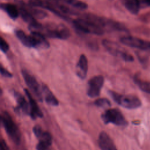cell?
Segmentation results:
<instances>
[{"label": "cell", "mask_w": 150, "mask_h": 150, "mask_svg": "<svg viewBox=\"0 0 150 150\" xmlns=\"http://www.w3.org/2000/svg\"><path fill=\"white\" fill-rule=\"evenodd\" d=\"M15 35L23 45L28 47H32V43L30 35H26L22 30H16L15 31Z\"/></svg>", "instance_id": "ffe728a7"}, {"label": "cell", "mask_w": 150, "mask_h": 150, "mask_svg": "<svg viewBox=\"0 0 150 150\" xmlns=\"http://www.w3.org/2000/svg\"><path fill=\"white\" fill-rule=\"evenodd\" d=\"M0 48L2 52L6 53L9 49V46L7 42L3 39L2 38H1V42H0Z\"/></svg>", "instance_id": "d4e9b609"}, {"label": "cell", "mask_w": 150, "mask_h": 150, "mask_svg": "<svg viewBox=\"0 0 150 150\" xmlns=\"http://www.w3.org/2000/svg\"><path fill=\"white\" fill-rule=\"evenodd\" d=\"M104 78L101 75H97L91 77L88 81L87 94L91 98L99 96L101 90L103 86Z\"/></svg>", "instance_id": "9c48e42d"}, {"label": "cell", "mask_w": 150, "mask_h": 150, "mask_svg": "<svg viewBox=\"0 0 150 150\" xmlns=\"http://www.w3.org/2000/svg\"><path fill=\"white\" fill-rule=\"evenodd\" d=\"M102 44L111 54L119 57L125 62H132L134 60L133 56L122 49L115 42L104 39L103 40Z\"/></svg>", "instance_id": "ba28073f"}, {"label": "cell", "mask_w": 150, "mask_h": 150, "mask_svg": "<svg viewBox=\"0 0 150 150\" xmlns=\"http://www.w3.org/2000/svg\"><path fill=\"white\" fill-rule=\"evenodd\" d=\"M32 47L38 49H46L50 47V43L46 36L40 32L32 31L30 34Z\"/></svg>", "instance_id": "8fae6325"}, {"label": "cell", "mask_w": 150, "mask_h": 150, "mask_svg": "<svg viewBox=\"0 0 150 150\" xmlns=\"http://www.w3.org/2000/svg\"><path fill=\"white\" fill-rule=\"evenodd\" d=\"M1 123L11 139L16 145H19L21 134L16 123L7 111H3L1 117Z\"/></svg>", "instance_id": "6da1fadb"}, {"label": "cell", "mask_w": 150, "mask_h": 150, "mask_svg": "<svg viewBox=\"0 0 150 150\" xmlns=\"http://www.w3.org/2000/svg\"><path fill=\"white\" fill-rule=\"evenodd\" d=\"M108 94L115 103L127 109H135L142 104L139 98L133 95L121 94L111 90L108 91Z\"/></svg>", "instance_id": "277c9868"}, {"label": "cell", "mask_w": 150, "mask_h": 150, "mask_svg": "<svg viewBox=\"0 0 150 150\" xmlns=\"http://www.w3.org/2000/svg\"><path fill=\"white\" fill-rule=\"evenodd\" d=\"M64 4L71 8L79 10H85L88 8V5L80 0H62Z\"/></svg>", "instance_id": "7402d4cb"}, {"label": "cell", "mask_w": 150, "mask_h": 150, "mask_svg": "<svg viewBox=\"0 0 150 150\" xmlns=\"http://www.w3.org/2000/svg\"><path fill=\"white\" fill-rule=\"evenodd\" d=\"M94 104L96 106L101 108H108L111 106L110 101L107 98H101L97 99L94 101Z\"/></svg>", "instance_id": "cb8c5ba5"}, {"label": "cell", "mask_w": 150, "mask_h": 150, "mask_svg": "<svg viewBox=\"0 0 150 150\" xmlns=\"http://www.w3.org/2000/svg\"><path fill=\"white\" fill-rule=\"evenodd\" d=\"M73 24L77 30L84 33L102 35L104 33V30L96 23L82 18L74 20Z\"/></svg>", "instance_id": "5b68a950"}, {"label": "cell", "mask_w": 150, "mask_h": 150, "mask_svg": "<svg viewBox=\"0 0 150 150\" xmlns=\"http://www.w3.org/2000/svg\"><path fill=\"white\" fill-rule=\"evenodd\" d=\"M1 74L3 77H7V78H11L12 77V74L11 73H10L9 71H8L5 68L1 66Z\"/></svg>", "instance_id": "484cf974"}, {"label": "cell", "mask_w": 150, "mask_h": 150, "mask_svg": "<svg viewBox=\"0 0 150 150\" xmlns=\"http://www.w3.org/2000/svg\"><path fill=\"white\" fill-rule=\"evenodd\" d=\"M1 8L4 11L11 19L15 20L19 15L18 6L11 3H1Z\"/></svg>", "instance_id": "e0dca14e"}, {"label": "cell", "mask_w": 150, "mask_h": 150, "mask_svg": "<svg viewBox=\"0 0 150 150\" xmlns=\"http://www.w3.org/2000/svg\"><path fill=\"white\" fill-rule=\"evenodd\" d=\"M149 49H150V42H149Z\"/></svg>", "instance_id": "f1b7e54d"}, {"label": "cell", "mask_w": 150, "mask_h": 150, "mask_svg": "<svg viewBox=\"0 0 150 150\" xmlns=\"http://www.w3.org/2000/svg\"><path fill=\"white\" fill-rule=\"evenodd\" d=\"M33 132L38 139H39V142L45 143L50 146L52 145V137L51 134L47 131H43L40 125H35L33 128Z\"/></svg>", "instance_id": "2e32d148"}, {"label": "cell", "mask_w": 150, "mask_h": 150, "mask_svg": "<svg viewBox=\"0 0 150 150\" xmlns=\"http://www.w3.org/2000/svg\"><path fill=\"white\" fill-rule=\"evenodd\" d=\"M42 93L46 103L52 106H57L59 101L49 87L45 84H42Z\"/></svg>", "instance_id": "ac0fdd59"}, {"label": "cell", "mask_w": 150, "mask_h": 150, "mask_svg": "<svg viewBox=\"0 0 150 150\" xmlns=\"http://www.w3.org/2000/svg\"><path fill=\"white\" fill-rule=\"evenodd\" d=\"M21 73L29 89L39 101H42V87L40 86L36 79L26 69H23Z\"/></svg>", "instance_id": "52a82bcc"}, {"label": "cell", "mask_w": 150, "mask_h": 150, "mask_svg": "<svg viewBox=\"0 0 150 150\" xmlns=\"http://www.w3.org/2000/svg\"><path fill=\"white\" fill-rule=\"evenodd\" d=\"M38 32L41 33L45 36L50 38H56L66 40L70 36V32L67 27L63 24H47L43 26Z\"/></svg>", "instance_id": "7a4b0ae2"}, {"label": "cell", "mask_w": 150, "mask_h": 150, "mask_svg": "<svg viewBox=\"0 0 150 150\" xmlns=\"http://www.w3.org/2000/svg\"><path fill=\"white\" fill-rule=\"evenodd\" d=\"M134 81L140 90L145 93L150 94V82L142 81L136 77L134 78Z\"/></svg>", "instance_id": "603a6c76"}, {"label": "cell", "mask_w": 150, "mask_h": 150, "mask_svg": "<svg viewBox=\"0 0 150 150\" xmlns=\"http://www.w3.org/2000/svg\"><path fill=\"white\" fill-rule=\"evenodd\" d=\"M120 42L125 45L131 47L142 50L149 49V42H146L142 39L131 36H126L121 38Z\"/></svg>", "instance_id": "30bf717a"}, {"label": "cell", "mask_w": 150, "mask_h": 150, "mask_svg": "<svg viewBox=\"0 0 150 150\" xmlns=\"http://www.w3.org/2000/svg\"><path fill=\"white\" fill-rule=\"evenodd\" d=\"M82 18L91 21L105 30H118V31H127L126 28L121 23L107 19L106 18L96 16L93 14L84 15Z\"/></svg>", "instance_id": "3957f363"}, {"label": "cell", "mask_w": 150, "mask_h": 150, "mask_svg": "<svg viewBox=\"0 0 150 150\" xmlns=\"http://www.w3.org/2000/svg\"><path fill=\"white\" fill-rule=\"evenodd\" d=\"M101 119L104 124H113L117 126L125 127L128 125V122L124 116L116 108H111L107 110L102 114Z\"/></svg>", "instance_id": "8992f818"}, {"label": "cell", "mask_w": 150, "mask_h": 150, "mask_svg": "<svg viewBox=\"0 0 150 150\" xmlns=\"http://www.w3.org/2000/svg\"><path fill=\"white\" fill-rule=\"evenodd\" d=\"M25 93L28 98V101L30 107V116L33 120H35L36 118H42L43 117V113L39 108L36 100L32 97L31 94L28 89H24Z\"/></svg>", "instance_id": "9a60e30c"}, {"label": "cell", "mask_w": 150, "mask_h": 150, "mask_svg": "<svg viewBox=\"0 0 150 150\" xmlns=\"http://www.w3.org/2000/svg\"><path fill=\"white\" fill-rule=\"evenodd\" d=\"M1 150H10L8 145L4 140H2L1 142Z\"/></svg>", "instance_id": "4316f807"}, {"label": "cell", "mask_w": 150, "mask_h": 150, "mask_svg": "<svg viewBox=\"0 0 150 150\" xmlns=\"http://www.w3.org/2000/svg\"><path fill=\"white\" fill-rule=\"evenodd\" d=\"M21 4L23 5V6L36 19H43L46 17L47 13H46L45 11H43L42 10L39 9L35 7L32 6L29 4H26L24 2L20 1Z\"/></svg>", "instance_id": "d6986e66"}, {"label": "cell", "mask_w": 150, "mask_h": 150, "mask_svg": "<svg viewBox=\"0 0 150 150\" xmlns=\"http://www.w3.org/2000/svg\"><path fill=\"white\" fill-rule=\"evenodd\" d=\"M98 146L101 150H117L113 141L105 132L100 133L98 139Z\"/></svg>", "instance_id": "4fadbf2b"}, {"label": "cell", "mask_w": 150, "mask_h": 150, "mask_svg": "<svg viewBox=\"0 0 150 150\" xmlns=\"http://www.w3.org/2000/svg\"><path fill=\"white\" fill-rule=\"evenodd\" d=\"M143 2L147 4L148 5H150V0H142Z\"/></svg>", "instance_id": "83f0119b"}, {"label": "cell", "mask_w": 150, "mask_h": 150, "mask_svg": "<svg viewBox=\"0 0 150 150\" xmlns=\"http://www.w3.org/2000/svg\"><path fill=\"white\" fill-rule=\"evenodd\" d=\"M13 95L17 103V106L15 109V111L23 115H30L29 104L25 97L17 91H14Z\"/></svg>", "instance_id": "7c38bea8"}, {"label": "cell", "mask_w": 150, "mask_h": 150, "mask_svg": "<svg viewBox=\"0 0 150 150\" xmlns=\"http://www.w3.org/2000/svg\"><path fill=\"white\" fill-rule=\"evenodd\" d=\"M88 60L85 54L80 55L76 66V74L81 80H84L88 71Z\"/></svg>", "instance_id": "5bb4252c"}, {"label": "cell", "mask_w": 150, "mask_h": 150, "mask_svg": "<svg viewBox=\"0 0 150 150\" xmlns=\"http://www.w3.org/2000/svg\"><path fill=\"white\" fill-rule=\"evenodd\" d=\"M124 5L129 12L137 14L140 8L139 0H124Z\"/></svg>", "instance_id": "44dd1931"}]
</instances>
